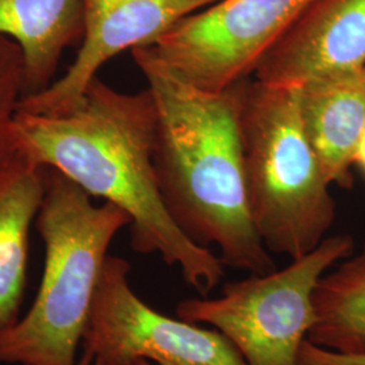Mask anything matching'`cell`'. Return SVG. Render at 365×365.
Here are the masks:
<instances>
[{
  "label": "cell",
  "instance_id": "obj_18",
  "mask_svg": "<svg viewBox=\"0 0 365 365\" xmlns=\"http://www.w3.org/2000/svg\"><path fill=\"white\" fill-rule=\"evenodd\" d=\"M131 365H153L152 363H149V361H146V360H140V361H137V363H134V364Z\"/></svg>",
  "mask_w": 365,
  "mask_h": 365
},
{
  "label": "cell",
  "instance_id": "obj_9",
  "mask_svg": "<svg viewBox=\"0 0 365 365\" xmlns=\"http://www.w3.org/2000/svg\"><path fill=\"white\" fill-rule=\"evenodd\" d=\"M365 68V0H312L259 66L255 80L302 86Z\"/></svg>",
  "mask_w": 365,
  "mask_h": 365
},
{
  "label": "cell",
  "instance_id": "obj_12",
  "mask_svg": "<svg viewBox=\"0 0 365 365\" xmlns=\"http://www.w3.org/2000/svg\"><path fill=\"white\" fill-rule=\"evenodd\" d=\"M43 191V168L24 156L0 178V333L18 321L26 283L29 233Z\"/></svg>",
  "mask_w": 365,
  "mask_h": 365
},
{
  "label": "cell",
  "instance_id": "obj_13",
  "mask_svg": "<svg viewBox=\"0 0 365 365\" xmlns=\"http://www.w3.org/2000/svg\"><path fill=\"white\" fill-rule=\"evenodd\" d=\"M313 303V344L339 353H365V244L319 279Z\"/></svg>",
  "mask_w": 365,
  "mask_h": 365
},
{
  "label": "cell",
  "instance_id": "obj_10",
  "mask_svg": "<svg viewBox=\"0 0 365 365\" xmlns=\"http://www.w3.org/2000/svg\"><path fill=\"white\" fill-rule=\"evenodd\" d=\"M299 110L327 180L351 190L354 155L365 133V68L302 84Z\"/></svg>",
  "mask_w": 365,
  "mask_h": 365
},
{
  "label": "cell",
  "instance_id": "obj_15",
  "mask_svg": "<svg viewBox=\"0 0 365 365\" xmlns=\"http://www.w3.org/2000/svg\"><path fill=\"white\" fill-rule=\"evenodd\" d=\"M298 365H365V353L336 352L307 339L300 348Z\"/></svg>",
  "mask_w": 365,
  "mask_h": 365
},
{
  "label": "cell",
  "instance_id": "obj_5",
  "mask_svg": "<svg viewBox=\"0 0 365 365\" xmlns=\"http://www.w3.org/2000/svg\"><path fill=\"white\" fill-rule=\"evenodd\" d=\"M353 252L352 235L327 237L313 252L282 269L225 284L218 298L182 300L176 315L215 327L248 365H298L300 348L315 321L314 289Z\"/></svg>",
  "mask_w": 365,
  "mask_h": 365
},
{
  "label": "cell",
  "instance_id": "obj_14",
  "mask_svg": "<svg viewBox=\"0 0 365 365\" xmlns=\"http://www.w3.org/2000/svg\"><path fill=\"white\" fill-rule=\"evenodd\" d=\"M24 56L13 39L0 37V178L22 156L14 120L25 98Z\"/></svg>",
  "mask_w": 365,
  "mask_h": 365
},
{
  "label": "cell",
  "instance_id": "obj_8",
  "mask_svg": "<svg viewBox=\"0 0 365 365\" xmlns=\"http://www.w3.org/2000/svg\"><path fill=\"white\" fill-rule=\"evenodd\" d=\"M218 0H83L84 33L66 75L34 95L18 111L56 115L78 103L98 71L119 53L152 43L185 16Z\"/></svg>",
  "mask_w": 365,
  "mask_h": 365
},
{
  "label": "cell",
  "instance_id": "obj_6",
  "mask_svg": "<svg viewBox=\"0 0 365 365\" xmlns=\"http://www.w3.org/2000/svg\"><path fill=\"white\" fill-rule=\"evenodd\" d=\"M312 0H218L145 45L205 91L248 81Z\"/></svg>",
  "mask_w": 365,
  "mask_h": 365
},
{
  "label": "cell",
  "instance_id": "obj_11",
  "mask_svg": "<svg viewBox=\"0 0 365 365\" xmlns=\"http://www.w3.org/2000/svg\"><path fill=\"white\" fill-rule=\"evenodd\" d=\"M83 33V0H0V37L22 51L25 96L52 84L63 53Z\"/></svg>",
  "mask_w": 365,
  "mask_h": 365
},
{
  "label": "cell",
  "instance_id": "obj_2",
  "mask_svg": "<svg viewBox=\"0 0 365 365\" xmlns=\"http://www.w3.org/2000/svg\"><path fill=\"white\" fill-rule=\"evenodd\" d=\"M157 108L155 168L170 217L199 247L220 249L223 267L277 269L249 207L242 114L248 81L225 91L197 88L146 46L131 49Z\"/></svg>",
  "mask_w": 365,
  "mask_h": 365
},
{
  "label": "cell",
  "instance_id": "obj_3",
  "mask_svg": "<svg viewBox=\"0 0 365 365\" xmlns=\"http://www.w3.org/2000/svg\"><path fill=\"white\" fill-rule=\"evenodd\" d=\"M45 191L36 227L45 244V268L30 310L0 333V363L76 365L92 300L118 232L129 215L92 196L66 175L43 168Z\"/></svg>",
  "mask_w": 365,
  "mask_h": 365
},
{
  "label": "cell",
  "instance_id": "obj_17",
  "mask_svg": "<svg viewBox=\"0 0 365 365\" xmlns=\"http://www.w3.org/2000/svg\"><path fill=\"white\" fill-rule=\"evenodd\" d=\"M76 365H101V364H96V363H93L92 361V359H90L88 356H86V354H83V357H81V360L78 361V364Z\"/></svg>",
  "mask_w": 365,
  "mask_h": 365
},
{
  "label": "cell",
  "instance_id": "obj_16",
  "mask_svg": "<svg viewBox=\"0 0 365 365\" xmlns=\"http://www.w3.org/2000/svg\"><path fill=\"white\" fill-rule=\"evenodd\" d=\"M354 167H357L365 175V133L354 155Z\"/></svg>",
  "mask_w": 365,
  "mask_h": 365
},
{
  "label": "cell",
  "instance_id": "obj_4",
  "mask_svg": "<svg viewBox=\"0 0 365 365\" xmlns=\"http://www.w3.org/2000/svg\"><path fill=\"white\" fill-rule=\"evenodd\" d=\"M242 129L256 230L271 253L300 259L327 238L336 202L302 123L299 86L249 80Z\"/></svg>",
  "mask_w": 365,
  "mask_h": 365
},
{
  "label": "cell",
  "instance_id": "obj_1",
  "mask_svg": "<svg viewBox=\"0 0 365 365\" xmlns=\"http://www.w3.org/2000/svg\"><path fill=\"white\" fill-rule=\"evenodd\" d=\"M157 108L149 88L114 90L95 78L71 110L56 115L18 111L14 133L21 155L53 168L130 218L131 248L157 253L182 280L207 295L223 277L220 257L190 240L173 221L155 168Z\"/></svg>",
  "mask_w": 365,
  "mask_h": 365
},
{
  "label": "cell",
  "instance_id": "obj_7",
  "mask_svg": "<svg viewBox=\"0 0 365 365\" xmlns=\"http://www.w3.org/2000/svg\"><path fill=\"white\" fill-rule=\"evenodd\" d=\"M130 264L107 257L83 336L84 354L101 365H248L220 331L158 313L129 282Z\"/></svg>",
  "mask_w": 365,
  "mask_h": 365
}]
</instances>
